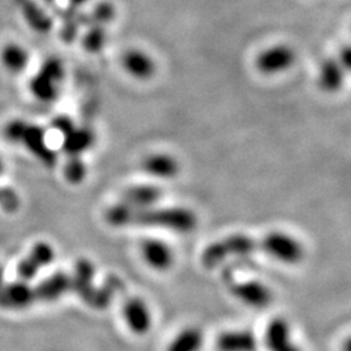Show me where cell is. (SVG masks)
I'll return each instance as SVG.
<instances>
[{"mask_svg": "<svg viewBox=\"0 0 351 351\" xmlns=\"http://www.w3.org/2000/svg\"><path fill=\"white\" fill-rule=\"evenodd\" d=\"M106 220L116 228L124 226H155L173 230L180 234L191 233L198 226L194 211L185 207L165 208H134L120 202L106 211Z\"/></svg>", "mask_w": 351, "mask_h": 351, "instance_id": "obj_1", "label": "cell"}, {"mask_svg": "<svg viewBox=\"0 0 351 351\" xmlns=\"http://www.w3.org/2000/svg\"><path fill=\"white\" fill-rule=\"evenodd\" d=\"M256 250H262V239L234 233L210 243L202 252V265L207 269H213L230 258L247 256Z\"/></svg>", "mask_w": 351, "mask_h": 351, "instance_id": "obj_2", "label": "cell"}, {"mask_svg": "<svg viewBox=\"0 0 351 351\" xmlns=\"http://www.w3.org/2000/svg\"><path fill=\"white\" fill-rule=\"evenodd\" d=\"M262 239V251L277 262L288 265L301 263L304 259V247L300 239L288 233L272 232Z\"/></svg>", "mask_w": 351, "mask_h": 351, "instance_id": "obj_3", "label": "cell"}, {"mask_svg": "<svg viewBox=\"0 0 351 351\" xmlns=\"http://www.w3.org/2000/svg\"><path fill=\"white\" fill-rule=\"evenodd\" d=\"M226 287L233 297L251 308H267L275 300L272 289L258 280L237 281L233 277H226Z\"/></svg>", "mask_w": 351, "mask_h": 351, "instance_id": "obj_4", "label": "cell"}, {"mask_svg": "<svg viewBox=\"0 0 351 351\" xmlns=\"http://www.w3.org/2000/svg\"><path fill=\"white\" fill-rule=\"evenodd\" d=\"M297 60L295 51L289 45H275L262 51L256 60V69L264 75H281L289 71Z\"/></svg>", "mask_w": 351, "mask_h": 351, "instance_id": "obj_5", "label": "cell"}, {"mask_svg": "<svg viewBox=\"0 0 351 351\" xmlns=\"http://www.w3.org/2000/svg\"><path fill=\"white\" fill-rule=\"evenodd\" d=\"M268 351H303L301 345L293 337V329L285 317L272 319L264 335Z\"/></svg>", "mask_w": 351, "mask_h": 351, "instance_id": "obj_6", "label": "cell"}, {"mask_svg": "<svg viewBox=\"0 0 351 351\" xmlns=\"http://www.w3.org/2000/svg\"><path fill=\"white\" fill-rule=\"evenodd\" d=\"M36 301V290L27 281L4 284L0 288V307L4 310H25Z\"/></svg>", "mask_w": 351, "mask_h": 351, "instance_id": "obj_7", "label": "cell"}, {"mask_svg": "<svg viewBox=\"0 0 351 351\" xmlns=\"http://www.w3.org/2000/svg\"><path fill=\"white\" fill-rule=\"evenodd\" d=\"M20 143L34 154L46 167H53L58 162V154L46 143V133L40 126L27 124Z\"/></svg>", "mask_w": 351, "mask_h": 351, "instance_id": "obj_8", "label": "cell"}, {"mask_svg": "<svg viewBox=\"0 0 351 351\" xmlns=\"http://www.w3.org/2000/svg\"><path fill=\"white\" fill-rule=\"evenodd\" d=\"M259 341L250 329H232L219 335L216 348L219 351H258Z\"/></svg>", "mask_w": 351, "mask_h": 351, "instance_id": "obj_9", "label": "cell"}, {"mask_svg": "<svg viewBox=\"0 0 351 351\" xmlns=\"http://www.w3.org/2000/svg\"><path fill=\"white\" fill-rule=\"evenodd\" d=\"M142 256L151 268L167 271L172 267L175 255L172 249L160 239H145L142 243Z\"/></svg>", "mask_w": 351, "mask_h": 351, "instance_id": "obj_10", "label": "cell"}, {"mask_svg": "<svg viewBox=\"0 0 351 351\" xmlns=\"http://www.w3.org/2000/svg\"><path fill=\"white\" fill-rule=\"evenodd\" d=\"M123 66L132 77L146 81L154 77L156 72V63L150 55L138 49L126 51L123 56Z\"/></svg>", "mask_w": 351, "mask_h": 351, "instance_id": "obj_11", "label": "cell"}, {"mask_svg": "<svg viewBox=\"0 0 351 351\" xmlns=\"http://www.w3.org/2000/svg\"><path fill=\"white\" fill-rule=\"evenodd\" d=\"M142 168L151 177L171 180L180 173L181 167L175 156L165 152H156L145 158L142 162Z\"/></svg>", "mask_w": 351, "mask_h": 351, "instance_id": "obj_12", "label": "cell"}, {"mask_svg": "<svg viewBox=\"0 0 351 351\" xmlns=\"http://www.w3.org/2000/svg\"><path fill=\"white\" fill-rule=\"evenodd\" d=\"M346 72L339 63L337 58L326 59L319 66L317 85L324 93L336 94L345 85Z\"/></svg>", "mask_w": 351, "mask_h": 351, "instance_id": "obj_13", "label": "cell"}, {"mask_svg": "<svg viewBox=\"0 0 351 351\" xmlns=\"http://www.w3.org/2000/svg\"><path fill=\"white\" fill-rule=\"evenodd\" d=\"M124 317L128 326L137 335H145L150 330L152 315L146 302L141 298H130L124 304Z\"/></svg>", "mask_w": 351, "mask_h": 351, "instance_id": "obj_14", "label": "cell"}, {"mask_svg": "<svg viewBox=\"0 0 351 351\" xmlns=\"http://www.w3.org/2000/svg\"><path fill=\"white\" fill-rule=\"evenodd\" d=\"M34 290L37 301H58L71 290V276L65 272H56L40 281Z\"/></svg>", "mask_w": 351, "mask_h": 351, "instance_id": "obj_15", "label": "cell"}, {"mask_svg": "<svg viewBox=\"0 0 351 351\" xmlns=\"http://www.w3.org/2000/svg\"><path fill=\"white\" fill-rule=\"evenodd\" d=\"M162 198L163 189L152 184H142L128 189L121 202L134 208H149L154 207Z\"/></svg>", "mask_w": 351, "mask_h": 351, "instance_id": "obj_16", "label": "cell"}, {"mask_svg": "<svg viewBox=\"0 0 351 351\" xmlns=\"http://www.w3.org/2000/svg\"><path fill=\"white\" fill-rule=\"evenodd\" d=\"M95 277V267L88 259H80L75 265L73 275L71 276V290H73L75 294L85 302L90 295Z\"/></svg>", "mask_w": 351, "mask_h": 351, "instance_id": "obj_17", "label": "cell"}, {"mask_svg": "<svg viewBox=\"0 0 351 351\" xmlns=\"http://www.w3.org/2000/svg\"><path fill=\"white\" fill-rule=\"evenodd\" d=\"M124 282L119 277L112 275L104 281L101 287L93 289L90 295L85 300V303L95 310H104L111 306L116 293L124 290Z\"/></svg>", "mask_w": 351, "mask_h": 351, "instance_id": "obj_18", "label": "cell"}, {"mask_svg": "<svg viewBox=\"0 0 351 351\" xmlns=\"http://www.w3.org/2000/svg\"><path fill=\"white\" fill-rule=\"evenodd\" d=\"M95 142V134L90 128H75L64 136L63 150L68 156H80Z\"/></svg>", "mask_w": 351, "mask_h": 351, "instance_id": "obj_19", "label": "cell"}, {"mask_svg": "<svg viewBox=\"0 0 351 351\" xmlns=\"http://www.w3.org/2000/svg\"><path fill=\"white\" fill-rule=\"evenodd\" d=\"M29 52L19 43H7L0 51V62L12 73L23 72L29 64Z\"/></svg>", "mask_w": 351, "mask_h": 351, "instance_id": "obj_20", "label": "cell"}, {"mask_svg": "<svg viewBox=\"0 0 351 351\" xmlns=\"http://www.w3.org/2000/svg\"><path fill=\"white\" fill-rule=\"evenodd\" d=\"M204 343V333L199 326L182 329L168 345L167 351H201Z\"/></svg>", "mask_w": 351, "mask_h": 351, "instance_id": "obj_21", "label": "cell"}, {"mask_svg": "<svg viewBox=\"0 0 351 351\" xmlns=\"http://www.w3.org/2000/svg\"><path fill=\"white\" fill-rule=\"evenodd\" d=\"M58 86L59 85L56 82H53L49 77L42 75L40 72H38L30 81V90L33 95L39 101H46V103H51L58 99V95H59Z\"/></svg>", "mask_w": 351, "mask_h": 351, "instance_id": "obj_22", "label": "cell"}, {"mask_svg": "<svg viewBox=\"0 0 351 351\" xmlns=\"http://www.w3.org/2000/svg\"><path fill=\"white\" fill-rule=\"evenodd\" d=\"M107 43V33L104 26L99 24H90V29L84 37V47L85 50L97 53L101 52Z\"/></svg>", "mask_w": 351, "mask_h": 351, "instance_id": "obj_23", "label": "cell"}, {"mask_svg": "<svg viewBox=\"0 0 351 351\" xmlns=\"http://www.w3.org/2000/svg\"><path fill=\"white\" fill-rule=\"evenodd\" d=\"M88 173L86 165L80 156H69L68 162L64 167V176L68 182L78 185L81 184Z\"/></svg>", "mask_w": 351, "mask_h": 351, "instance_id": "obj_24", "label": "cell"}, {"mask_svg": "<svg viewBox=\"0 0 351 351\" xmlns=\"http://www.w3.org/2000/svg\"><path fill=\"white\" fill-rule=\"evenodd\" d=\"M27 258L37 265L39 269L47 267L55 259V250L47 242H38L29 252Z\"/></svg>", "mask_w": 351, "mask_h": 351, "instance_id": "obj_25", "label": "cell"}, {"mask_svg": "<svg viewBox=\"0 0 351 351\" xmlns=\"http://www.w3.org/2000/svg\"><path fill=\"white\" fill-rule=\"evenodd\" d=\"M116 16V10L111 1H101L98 3L93 12H91V24H99V25H107L112 21Z\"/></svg>", "mask_w": 351, "mask_h": 351, "instance_id": "obj_26", "label": "cell"}, {"mask_svg": "<svg viewBox=\"0 0 351 351\" xmlns=\"http://www.w3.org/2000/svg\"><path fill=\"white\" fill-rule=\"evenodd\" d=\"M21 199L16 190L7 186H0V208L5 213H16L20 208Z\"/></svg>", "mask_w": 351, "mask_h": 351, "instance_id": "obj_27", "label": "cell"}, {"mask_svg": "<svg viewBox=\"0 0 351 351\" xmlns=\"http://www.w3.org/2000/svg\"><path fill=\"white\" fill-rule=\"evenodd\" d=\"M42 75L49 77L50 80H52L53 82H56L58 85L62 82L64 80V75H65V69H64V65L59 59L56 58H50L47 59L43 65L40 66V71H39Z\"/></svg>", "mask_w": 351, "mask_h": 351, "instance_id": "obj_28", "label": "cell"}, {"mask_svg": "<svg viewBox=\"0 0 351 351\" xmlns=\"http://www.w3.org/2000/svg\"><path fill=\"white\" fill-rule=\"evenodd\" d=\"M27 123L24 120H13L11 123H8V125L4 129V134L8 141L14 142V143H20V141L23 138V134L25 132V128Z\"/></svg>", "mask_w": 351, "mask_h": 351, "instance_id": "obj_29", "label": "cell"}, {"mask_svg": "<svg viewBox=\"0 0 351 351\" xmlns=\"http://www.w3.org/2000/svg\"><path fill=\"white\" fill-rule=\"evenodd\" d=\"M51 126H52L56 132L62 133L63 136H66L68 133H71L75 128L73 120H72L71 117H68V116H64V114H62V116H56V117L52 120Z\"/></svg>", "mask_w": 351, "mask_h": 351, "instance_id": "obj_30", "label": "cell"}, {"mask_svg": "<svg viewBox=\"0 0 351 351\" xmlns=\"http://www.w3.org/2000/svg\"><path fill=\"white\" fill-rule=\"evenodd\" d=\"M339 63L342 65L345 72L351 73V45L345 46L339 50V56H337Z\"/></svg>", "mask_w": 351, "mask_h": 351, "instance_id": "obj_31", "label": "cell"}, {"mask_svg": "<svg viewBox=\"0 0 351 351\" xmlns=\"http://www.w3.org/2000/svg\"><path fill=\"white\" fill-rule=\"evenodd\" d=\"M342 351H351V336L343 341Z\"/></svg>", "mask_w": 351, "mask_h": 351, "instance_id": "obj_32", "label": "cell"}, {"mask_svg": "<svg viewBox=\"0 0 351 351\" xmlns=\"http://www.w3.org/2000/svg\"><path fill=\"white\" fill-rule=\"evenodd\" d=\"M68 1H69L72 5H75V7H81V5H85L90 0H68Z\"/></svg>", "mask_w": 351, "mask_h": 351, "instance_id": "obj_33", "label": "cell"}, {"mask_svg": "<svg viewBox=\"0 0 351 351\" xmlns=\"http://www.w3.org/2000/svg\"><path fill=\"white\" fill-rule=\"evenodd\" d=\"M5 282H4V269H3V267L0 265V288L4 285Z\"/></svg>", "mask_w": 351, "mask_h": 351, "instance_id": "obj_34", "label": "cell"}, {"mask_svg": "<svg viewBox=\"0 0 351 351\" xmlns=\"http://www.w3.org/2000/svg\"><path fill=\"white\" fill-rule=\"evenodd\" d=\"M1 172H3V163H1V160H0V175H1Z\"/></svg>", "mask_w": 351, "mask_h": 351, "instance_id": "obj_35", "label": "cell"}]
</instances>
